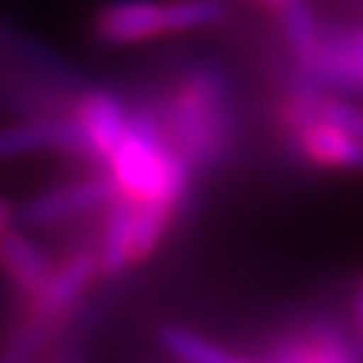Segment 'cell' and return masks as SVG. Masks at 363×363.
Wrapping results in <instances>:
<instances>
[{
    "instance_id": "4",
    "label": "cell",
    "mask_w": 363,
    "mask_h": 363,
    "mask_svg": "<svg viewBox=\"0 0 363 363\" xmlns=\"http://www.w3.org/2000/svg\"><path fill=\"white\" fill-rule=\"evenodd\" d=\"M98 272H101L98 252H80V255L69 257L60 269L52 272L46 286L32 298L29 320H35L52 332L55 323L63 320L74 309V303L83 298V292L95 281Z\"/></svg>"
},
{
    "instance_id": "11",
    "label": "cell",
    "mask_w": 363,
    "mask_h": 363,
    "mask_svg": "<svg viewBox=\"0 0 363 363\" xmlns=\"http://www.w3.org/2000/svg\"><path fill=\"white\" fill-rule=\"evenodd\" d=\"M163 18L169 35L212 29L226 21V4L223 0H169L163 4Z\"/></svg>"
},
{
    "instance_id": "5",
    "label": "cell",
    "mask_w": 363,
    "mask_h": 363,
    "mask_svg": "<svg viewBox=\"0 0 363 363\" xmlns=\"http://www.w3.org/2000/svg\"><path fill=\"white\" fill-rule=\"evenodd\" d=\"M115 198H118V189L112 184V177H92V180H80V184H72L29 201L21 218L26 226H55V223L80 218L86 212L104 209Z\"/></svg>"
},
{
    "instance_id": "9",
    "label": "cell",
    "mask_w": 363,
    "mask_h": 363,
    "mask_svg": "<svg viewBox=\"0 0 363 363\" xmlns=\"http://www.w3.org/2000/svg\"><path fill=\"white\" fill-rule=\"evenodd\" d=\"M132 223H135V203L126 198H115L106 206L104 238L98 249V263L104 275H121L132 266Z\"/></svg>"
},
{
    "instance_id": "14",
    "label": "cell",
    "mask_w": 363,
    "mask_h": 363,
    "mask_svg": "<svg viewBox=\"0 0 363 363\" xmlns=\"http://www.w3.org/2000/svg\"><path fill=\"white\" fill-rule=\"evenodd\" d=\"M9 223H12V206L6 201H0V232L9 229Z\"/></svg>"
},
{
    "instance_id": "2",
    "label": "cell",
    "mask_w": 363,
    "mask_h": 363,
    "mask_svg": "<svg viewBox=\"0 0 363 363\" xmlns=\"http://www.w3.org/2000/svg\"><path fill=\"white\" fill-rule=\"evenodd\" d=\"M160 123L169 143L189 160L192 169L218 166L235 135L229 89L220 72L198 66L180 74Z\"/></svg>"
},
{
    "instance_id": "12",
    "label": "cell",
    "mask_w": 363,
    "mask_h": 363,
    "mask_svg": "<svg viewBox=\"0 0 363 363\" xmlns=\"http://www.w3.org/2000/svg\"><path fill=\"white\" fill-rule=\"evenodd\" d=\"M281 18H284V32H286L289 46L295 49L301 63H306L315 55V49L320 46V35H318L312 9L303 4V0H289V4L281 9Z\"/></svg>"
},
{
    "instance_id": "1",
    "label": "cell",
    "mask_w": 363,
    "mask_h": 363,
    "mask_svg": "<svg viewBox=\"0 0 363 363\" xmlns=\"http://www.w3.org/2000/svg\"><path fill=\"white\" fill-rule=\"evenodd\" d=\"M106 166L121 198L135 206L160 203L172 212L186 198L195 174L189 160L169 143L160 118L149 109L132 112L129 132Z\"/></svg>"
},
{
    "instance_id": "7",
    "label": "cell",
    "mask_w": 363,
    "mask_h": 363,
    "mask_svg": "<svg viewBox=\"0 0 363 363\" xmlns=\"http://www.w3.org/2000/svg\"><path fill=\"white\" fill-rule=\"evenodd\" d=\"M32 152H66L89 160L80 126L72 121H35L0 129V160L32 155Z\"/></svg>"
},
{
    "instance_id": "15",
    "label": "cell",
    "mask_w": 363,
    "mask_h": 363,
    "mask_svg": "<svg viewBox=\"0 0 363 363\" xmlns=\"http://www.w3.org/2000/svg\"><path fill=\"white\" fill-rule=\"evenodd\" d=\"M357 318H360V326H363V292H360V298H357Z\"/></svg>"
},
{
    "instance_id": "6",
    "label": "cell",
    "mask_w": 363,
    "mask_h": 363,
    "mask_svg": "<svg viewBox=\"0 0 363 363\" xmlns=\"http://www.w3.org/2000/svg\"><path fill=\"white\" fill-rule=\"evenodd\" d=\"M95 38L106 46H135L166 32L163 4L157 0H112L95 15Z\"/></svg>"
},
{
    "instance_id": "10",
    "label": "cell",
    "mask_w": 363,
    "mask_h": 363,
    "mask_svg": "<svg viewBox=\"0 0 363 363\" xmlns=\"http://www.w3.org/2000/svg\"><path fill=\"white\" fill-rule=\"evenodd\" d=\"M160 343L180 363H249V360H240V357L229 354L226 349L215 346L212 340H206L203 335H198L186 326H163L160 329Z\"/></svg>"
},
{
    "instance_id": "13",
    "label": "cell",
    "mask_w": 363,
    "mask_h": 363,
    "mask_svg": "<svg viewBox=\"0 0 363 363\" xmlns=\"http://www.w3.org/2000/svg\"><path fill=\"white\" fill-rule=\"evenodd\" d=\"M312 109L318 118L346 129L349 135H354L360 143H363V112H357L354 106L343 104V101H335V98H320V95H312Z\"/></svg>"
},
{
    "instance_id": "3",
    "label": "cell",
    "mask_w": 363,
    "mask_h": 363,
    "mask_svg": "<svg viewBox=\"0 0 363 363\" xmlns=\"http://www.w3.org/2000/svg\"><path fill=\"white\" fill-rule=\"evenodd\" d=\"M74 123L83 132L89 160L106 166L129 132L132 112L118 95L106 92V89H92V92L80 95L74 109Z\"/></svg>"
},
{
    "instance_id": "8",
    "label": "cell",
    "mask_w": 363,
    "mask_h": 363,
    "mask_svg": "<svg viewBox=\"0 0 363 363\" xmlns=\"http://www.w3.org/2000/svg\"><path fill=\"white\" fill-rule=\"evenodd\" d=\"M0 266L12 278V284L32 301L46 281L52 278V260L46 257V252L29 240L23 232L18 229H4L0 232Z\"/></svg>"
}]
</instances>
